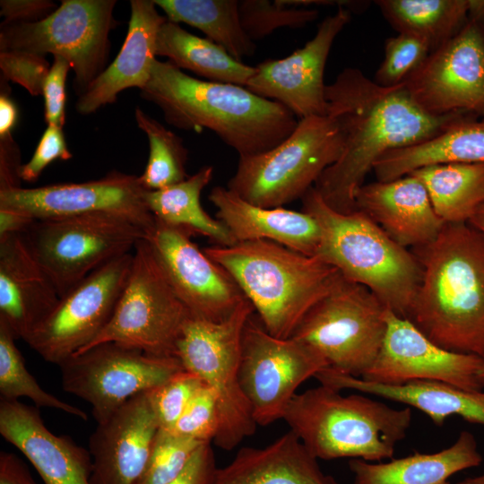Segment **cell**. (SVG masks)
I'll return each instance as SVG.
<instances>
[{
  "label": "cell",
  "instance_id": "50",
  "mask_svg": "<svg viewBox=\"0 0 484 484\" xmlns=\"http://www.w3.org/2000/svg\"><path fill=\"white\" fill-rule=\"evenodd\" d=\"M35 220L22 213L0 209V237L23 234Z\"/></svg>",
  "mask_w": 484,
  "mask_h": 484
},
{
  "label": "cell",
  "instance_id": "21",
  "mask_svg": "<svg viewBox=\"0 0 484 484\" xmlns=\"http://www.w3.org/2000/svg\"><path fill=\"white\" fill-rule=\"evenodd\" d=\"M159 425L146 393L129 400L89 437L91 484H138Z\"/></svg>",
  "mask_w": 484,
  "mask_h": 484
},
{
  "label": "cell",
  "instance_id": "55",
  "mask_svg": "<svg viewBox=\"0 0 484 484\" xmlns=\"http://www.w3.org/2000/svg\"><path fill=\"white\" fill-rule=\"evenodd\" d=\"M479 377H480V383L482 384L484 387V363L479 372Z\"/></svg>",
  "mask_w": 484,
  "mask_h": 484
},
{
  "label": "cell",
  "instance_id": "10",
  "mask_svg": "<svg viewBox=\"0 0 484 484\" xmlns=\"http://www.w3.org/2000/svg\"><path fill=\"white\" fill-rule=\"evenodd\" d=\"M192 315L143 238L133 250L131 272L109 323L81 351L115 341L150 355L176 357L177 342Z\"/></svg>",
  "mask_w": 484,
  "mask_h": 484
},
{
  "label": "cell",
  "instance_id": "54",
  "mask_svg": "<svg viewBox=\"0 0 484 484\" xmlns=\"http://www.w3.org/2000/svg\"><path fill=\"white\" fill-rule=\"evenodd\" d=\"M457 484H484V474L477 477L465 478Z\"/></svg>",
  "mask_w": 484,
  "mask_h": 484
},
{
  "label": "cell",
  "instance_id": "36",
  "mask_svg": "<svg viewBox=\"0 0 484 484\" xmlns=\"http://www.w3.org/2000/svg\"><path fill=\"white\" fill-rule=\"evenodd\" d=\"M134 117L149 141V158L139 176L146 190H160L178 184L189 176L186 170L188 151L183 139L137 107Z\"/></svg>",
  "mask_w": 484,
  "mask_h": 484
},
{
  "label": "cell",
  "instance_id": "45",
  "mask_svg": "<svg viewBox=\"0 0 484 484\" xmlns=\"http://www.w3.org/2000/svg\"><path fill=\"white\" fill-rule=\"evenodd\" d=\"M70 64L55 56L43 85L44 114L48 125L63 128L65 121V81Z\"/></svg>",
  "mask_w": 484,
  "mask_h": 484
},
{
  "label": "cell",
  "instance_id": "52",
  "mask_svg": "<svg viewBox=\"0 0 484 484\" xmlns=\"http://www.w3.org/2000/svg\"><path fill=\"white\" fill-rule=\"evenodd\" d=\"M469 18L484 25V0H469Z\"/></svg>",
  "mask_w": 484,
  "mask_h": 484
},
{
  "label": "cell",
  "instance_id": "11",
  "mask_svg": "<svg viewBox=\"0 0 484 484\" xmlns=\"http://www.w3.org/2000/svg\"><path fill=\"white\" fill-rule=\"evenodd\" d=\"M116 4V0H62L39 22H3L0 49L65 58L74 73L73 88L80 97L107 68L108 36L117 25L113 17Z\"/></svg>",
  "mask_w": 484,
  "mask_h": 484
},
{
  "label": "cell",
  "instance_id": "32",
  "mask_svg": "<svg viewBox=\"0 0 484 484\" xmlns=\"http://www.w3.org/2000/svg\"><path fill=\"white\" fill-rule=\"evenodd\" d=\"M213 167L204 166L184 181L144 194L153 217L191 234L208 238L216 246H229L237 243L229 230L218 219L211 217L202 207L200 197L213 177Z\"/></svg>",
  "mask_w": 484,
  "mask_h": 484
},
{
  "label": "cell",
  "instance_id": "33",
  "mask_svg": "<svg viewBox=\"0 0 484 484\" xmlns=\"http://www.w3.org/2000/svg\"><path fill=\"white\" fill-rule=\"evenodd\" d=\"M374 3L393 29L422 39L430 53L458 34L469 21V0H377Z\"/></svg>",
  "mask_w": 484,
  "mask_h": 484
},
{
  "label": "cell",
  "instance_id": "35",
  "mask_svg": "<svg viewBox=\"0 0 484 484\" xmlns=\"http://www.w3.org/2000/svg\"><path fill=\"white\" fill-rule=\"evenodd\" d=\"M169 21L198 29L238 61L254 55L255 44L245 31L238 0H153Z\"/></svg>",
  "mask_w": 484,
  "mask_h": 484
},
{
  "label": "cell",
  "instance_id": "6",
  "mask_svg": "<svg viewBox=\"0 0 484 484\" xmlns=\"http://www.w3.org/2000/svg\"><path fill=\"white\" fill-rule=\"evenodd\" d=\"M302 211L313 216L321 229L315 255L342 276L368 288L394 314L407 318L422 275L416 256L390 238L359 211L339 212L310 188Z\"/></svg>",
  "mask_w": 484,
  "mask_h": 484
},
{
  "label": "cell",
  "instance_id": "19",
  "mask_svg": "<svg viewBox=\"0 0 484 484\" xmlns=\"http://www.w3.org/2000/svg\"><path fill=\"white\" fill-rule=\"evenodd\" d=\"M191 235L155 219L144 238L191 314L212 322L222 321L246 298L232 277L191 240Z\"/></svg>",
  "mask_w": 484,
  "mask_h": 484
},
{
  "label": "cell",
  "instance_id": "48",
  "mask_svg": "<svg viewBox=\"0 0 484 484\" xmlns=\"http://www.w3.org/2000/svg\"><path fill=\"white\" fill-rule=\"evenodd\" d=\"M21 154L12 135L0 138V191L21 187Z\"/></svg>",
  "mask_w": 484,
  "mask_h": 484
},
{
  "label": "cell",
  "instance_id": "47",
  "mask_svg": "<svg viewBox=\"0 0 484 484\" xmlns=\"http://www.w3.org/2000/svg\"><path fill=\"white\" fill-rule=\"evenodd\" d=\"M0 14L6 23H30L47 18L56 8L49 0H1Z\"/></svg>",
  "mask_w": 484,
  "mask_h": 484
},
{
  "label": "cell",
  "instance_id": "15",
  "mask_svg": "<svg viewBox=\"0 0 484 484\" xmlns=\"http://www.w3.org/2000/svg\"><path fill=\"white\" fill-rule=\"evenodd\" d=\"M133 263V252L103 264L62 296L25 342L58 366L85 349L109 323Z\"/></svg>",
  "mask_w": 484,
  "mask_h": 484
},
{
  "label": "cell",
  "instance_id": "5",
  "mask_svg": "<svg viewBox=\"0 0 484 484\" xmlns=\"http://www.w3.org/2000/svg\"><path fill=\"white\" fill-rule=\"evenodd\" d=\"M282 419L317 459L377 462L393 457L412 412L410 407L394 409L361 393L343 395L320 384L297 393Z\"/></svg>",
  "mask_w": 484,
  "mask_h": 484
},
{
  "label": "cell",
  "instance_id": "37",
  "mask_svg": "<svg viewBox=\"0 0 484 484\" xmlns=\"http://www.w3.org/2000/svg\"><path fill=\"white\" fill-rule=\"evenodd\" d=\"M16 339L0 320V399L18 401L26 397L38 408H50L88 419L87 413L45 391L26 367L23 357L15 344Z\"/></svg>",
  "mask_w": 484,
  "mask_h": 484
},
{
  "label": "cell",
  "instance_id": "28",
  "mask_svg": "<svg viewBox=\"0 0 484 484\" xmlns=\"http://www.w3.org/2000/svg\"><path fill=\"white\" fill-rule=\"evenodd\" d=\"M290 430L264 447H243L212 484H338Z\"/></svg>",
  "mask_w": 484,
  "mask_h": 484
},
{
  "label": "cell",
  "instance_id": "25",
  "mask_svg": "<svg viewBox=\"0 0 484 484\" xmlns=\"http://www.w3.org/2000/svg\"><path fill=\"white\" fill-rule=\"evenodd\" d=\"M130 6L128 30L121 49L78 97L75 109L79 114L90 115L113 104L117 95L128 88L141 91L151 78L157 56V35L168 19L159 13L153 0H131Z\"/></svg>",
  "mask_w": 484,
  "mask_h": 484
},
{
  "label": "cell",
  "instance_id": "42",
  "mask_svg": "<svg viewBox=\"0 0 484 484\" xmlns=\"http://www.w3.org/2000/svg\"><path fill=\"white\" fill-rule=\"evenodd\" d=\"M220 424V411L215 393L203 385L169 431L201 443H212L219 432Z\"/></svg>",
  "mask_w": 484,
  "mask_h": 484
},
{
  "label": "cell",
  "instance_id": "26",
  "mask_svg": "<svg viewBox=\"0 0 484 484\" xmlns=\"http://www.w3.org/2000/svg\"><path fill=\"white\" fill-rule=\"evenodd\" d=\"M208 198L217 209V219L237 243L264 239L307 255H316L321 229L310 214L283 207L257 206L220 186L211 190Z\"/></svg>",
  "mask_w": 484,
  "mask_h": 484
},
{
  "label": "cell",
  "instance_id": "44",
  "mask_svg": "<svg viewBox=\"0 0 484 484\" xmlns=\"http://www.w3.org/2000/svg\"><path fill=\"white\" fill-rule=\"evenodd\" d=\"M72 157L73 154L67 147L63 128L48 125L32 157L21 167V179L34 182L39 179L43 170L56 160H67Z\"/></svg>",
  "mask_w": 484,
  "mask_h": 484
},
{
  "label": "cell",
  "instance_id": "7",
  "mask_svg": "<svg viewBox=\"0 0 484 484\" xmlns=\"http://www.w3.org/2000/svg\"><path fill=\"white\" fill-rule=\"evenodd\" d=\"M343 134L330 115L299 119L294 131L272 149L239 156L228 188L248 203L282 207L302 198L340 158Z\"/></svg>",
  "mask_w": 484,
  "mask_h": 484
},
{
  "label": "cell",
  "instance_id": "17",
  "mask_svg": "<svg viewBox=\"0 0 484 484\" xmlns=\"http://www.w3.org/2000/svg\"><path fill=\"white\" fill-rule=\"evenodd\" d=\"M139 176L112 171L82 183H60L0 191V209L33 220L108 213L124 217L147 231L155 218L147 207Z\"/></svg>",
  "mask_w": 484,
  "mask_h": 484
},
{
  "label": "cell",
  "instance_id": "39",
  "mask_svg": "<svg viewBox=\"0 0 484 484\" xmlns=\"http://www.w3.org/2000/svg\"><path fill=\"white\" fill-rule=\"evenodd\" d=\"M203 444L205 443L159 428L138 484H169Z\"/></svg>",
  "mask_w": 484,
  "mask_h": 484
},
{
  "label": "cell",
  "instance_id": "9",
  "mask_svg": "<svg viewBox=\"0 0 484 484\" xmlns=\"http://www.w3.org/2000/svg\"><path fill=\"white\" fill-rule=\"evenodd\" d=\"M387 307L366 286L340 272L329 291L291 337L314 349L339 373L361 377L376 359L386 330Z\"/></svg>",
  "mask_w": 484,
  "mask_h": 484
},
{
  "label": "cell",
  "instance_id": "1",
  "mask_svg": "<svg viewBox=\"0 0 484 484\" xmlns=\"http://www.w3.org/2000/svg\"><path fill=\"white\" fill-rule=\"evenodd\" d=\"M327 115L338 123L344 144L339 160L314 188L332 209L355 211V194L385 152L431 139L467 117L433 116L412 99L403 83L384 87L356 67L344 68L326 85ZM479 118V117H478Z\"/></svg>",
  "mask_w": 484,
  "mask_h": 484
},
{
  "label": "cell",
  "instance_id": "31",
  "mask_svg": "<svg viewBox=\"0 0 484 484\" xmlns=\"http://www.w3.org/2000/svg\"><path fill=\"white\" fill-rule=\"evenodd\" d=\"M156 55L168 57L180 70L191 71L211 82L246 87L255 71L215 42L191 34L169 20L159 30Z\"/></svg>",
  "mask_w": 484,
  "mask_h": 484
},
{
  "label": "cell",
  "instance_id": "53",
  "mask_svg": "<svg viewBox=\"0 0 484 484\" xmlns=\"http://www.w3.org/2000/svg\"><path fill=\"white\" fill-rule=\"evenodd\" d=\"M467 223L484 235V203L475 210Z\"/></svg>",
  "mask_w": 484,
  "mask_h": 484
},
{
  "label": "cell",
  "instance_id": "41",
  "mask_svg": "<svg viewBox=\"0 0 484 484\" xmlns=\"http://www.w3.org/2000/svg\"><path fill=\"white\" fill-rule=\"evenodd\" d=\"M203 385L196 375L184 369L147 392L159 428L170 430Z\"/></svg>",
  "mask_w": 484,
  "mask_h": 484
},
{
  "label": "cell",
  "instance_id": "4",
  "mask_svg": "<svg viewBox=\"0 0 484 484\" xmlns=\"http://www.w3.org/2000/svg\"><path fill=\"white\" fill-rule=\"evenodd\" d=\"M203 252L235 281L265 330L290 338L340 272L317 255L269 240L212 245Z\"/></svg>",
  "mask_w": 484,
  "mask_h": 484
},
{
  "label": "cell",
  "instance_id": "13",
  "mask_svg": "<svg viewBox=\"0 0 484 484\" xmlns=\"http://www.w3.org/2000/svg\"><path fill=\"white\" fill-rule=\"evenodd\" d=\"M58 367L63 389L91 404L97 424L184 370L177 357L153 356L115 341L77 352Z\"/></svg>",
  "mask_w": 484,
  "mask_h": 484
},
{
  "label": "cell",
  "instance_id": "40",
  "mask_svg": "<svg viewBox=\"0 0 484 484\" xmlns=\"http://www.w3.org/2000/svg\"><path fill=\"white\" fill-rule=\"evenodd\" d=\"M430 49L422 39L405 33L385 39L384 58L375 73L374 81L384 87L402 83L424 63Z\"/></svg>",
  "mask_w": 484,
  "mask_h": 484
},
{
  "label": "cell",
  "instance_id": "8",
  "mask_svg": "<svg viewBox=\"0 0 484 484\" xmlns=\"http://www.w3.org/2000/svg\"><path fill=\"white\" fill-rule=\"evenodd\" d=\"M254 312L245 298L220 322L192 315L177 342L175 356L184 369L215 393L220 424L213 443L226 451L252 436L257 427L239 381L243 331Z\"/></svg>",
  "mask_w": 484,
  "mask_h": 484
},
{
  "label": "cell",
  "instance_id": "49",
  "mask_svg": "<svg viewBox=\"0 0 484 484\" xmlns=\"http://www.w3.org/2000/svg\"><path fill=\"white\" fill-rule=\"evenodd\" d=\"M0 484H38L28 467L13 453L0 452Z\"/></svg>",
  "mask_w": 484,
  "mask_h": 484
},
{
  "label": "cell",
  "instance_id": "46",
  "mask_svg": "<svg viewBox=\"0 0 484 484\" xmlns=\"http://www.w3.org/2000/svg\"><path fill=\"white\" fill-rule=\"evenodd\" d=\"M211 444H203L169 484H212L218 468Z\"/></svg>",
  "mask_w": 484,
  "mask_h": 484
},
{
  "label": "cell",
  "instance_id": "38",
  "mask_svg": "<svg viewBox=\"0 0 484 484\" xmlns=\"http://www.w3.org/2000/svg\"><path fill=\"white\" fill-rule=\"evenodd\" d=\"M242 26L253 40L262 39L280 28H301L318 17L316 9L286 4L282 0H241Z\"/></svg>",
  "mask_w": 484,
  "mask_h": 484
},
{
  "label": "cell",
  "instance_id": "3",
  "mask_svg": "<svg viewBox=\"0 0 484 484\" xmlns=\"http://www.w3.org/2000/svg\"><path fill=\"white\" fill-rule=\"evenodd\" d=\"M141 97L179 129L212 131L239 156L267 151L285 140L298 119L283 105L245 86L197 79L156 59Z\"/></svg>",
  "mask_w": 484,
  "mask_h": 484
},
{
  "label": "cell",
  "instance_id": "34",
  "mask_svg": "<svg viewBox=\"0 0 484 484\" xmlns=\"http://www.w3.org/2000/svg\"><path fill=\"white\" fill-rule=\"evenodd\" d=\"M410 174L423 183L445 223L468 222L484 203V163L430 165Z\"/></svg>",
  "mask_w": 484,
  "mask_h": 484
},
{
  "label": "cell",
  "instance_id": "23",
  "mask_svg": "<svg viewBox=\"0 0 484 484\" xmlns=\"http://www.w3.org/2000/svg\"><path fill=\"white\" fill-rule=\"evenodd\" d=\"M60 297L23 234L0 237V320L24 341Z\"/></svg>",
  "mask_w": 484,
  "mask_h": 484
},
{
  "label": "cell",
  "instance_id": "2",
  "mask_svg": "<svg viewBox=\"0 0 484 484\" xmlns=\"http://www.w3.org/2000/svg\"><path fill=\"white\" fill-rule=\"evenodd\" d=\"M411 252L422 275L408 319L438 346L484 359V235L445 223Z\"/></svg>",
  "mask_w": 484,
  "mask_h": 484
},
{
  "label": "cell",
  "instance_id": "14",
  "mask_svg": "<svg viewBox=\"0 0 484 484\" xmlns=\"http://www.w3.org/2000/svg\"><path fill=\"white\" fill-rule=\"evenodd\" d=\"M327 367L309 345L269 333L253 315L244 327L239 381L257 426L282 419L305 381Z\"/></svg>",
  "mask_w": 484,
  "mask_h": 484
},
{
  "label": "cell",
  "instance_id": "24",
  "mask_svg": "<svg viewBox=\"0 0 484 484\" xmlns=\"http://www.w3.org/2000/svg\"><path fill=\"white\" fill-rule=\"evenodd\" d=\"M355 211L367 215L406 248L429 243L445 224L436 214L423 183L411 174L364 183L355 194Z\"/></svg>",
  "mask_w": 484,
  "mask_h": 484
},
{
  "label": "cell",
  "instance_id": "43",
  "mask_svg": "<svg viewBox=\"0 0 484 484\" xmlns=\"http://www.w3.org/2000/svg\"><path fill=\"white\" fill-rule=\"evenodd\" d=\"M50 67L42 55L17 50L0 52V68L4 79L22 86L35 97L42 95Z\"/></svg>",
  "mask_w": 484,
  "mask_h": 484
},
{
  "label": "cell",
  "instance_id": "20",
  "mask_svg": "<svg viewBox=\"0 0 484 484\" xmlns=\"http://www.w3.org/2000/svg\"><path fill=\"white\" fill-rule=\"evenodd\" d=\"M350 11L338 7L325 17L315 35L283 58L267 59L256 66L246 88L286 107L298 120L327 115L324 68L332 46L350 20Z\"/></svg>",
  "mask_w": 484,
  "mask_h": 484
},
{
  "label": "cell",
  "instance_id": "18",
  "mask_svg": "<svg viewBox=\"0 0 484 484\" xmlns=\"http://www.w3.org/2000/svg\"><path fill=\"white\" fill-rule=\"evenodd\" d=\"M385 321L380 350L360 378L385 385L435 381L470 392L484 388L479 377L484 359L438 346L411 320L388 308Z\"/></svg>",
  "mask_w": 484,
  "mask_h": 484
},
{
  "label": "cell",
  "instance_id": "51",
  "mask_svg": "<svg viewBox=\"0 0 484 484\" xmlns=\"http://www.w3.org/2000/svg\"><path fill=\"white\" fill-rule=\"evenodd\" d=\"M18 119V109L14 101L2 90L0 95V138L12 135Z\"/></svg>",
  "mask_w": 484,
  "mask_h": 484
},
{
  "label": "cell",
  "instance_id": "16",
  "mask_svg": "<svg viewBox=\"0 0 484 484\" xmlns=\"http://www.w3.org/2000/svg\"><path fill=\"white\" fill-rule=\"evenodd\" d=\"M402 83L428 114L484 118V25L469 18L458 34L431 52Z\"/></svg>",
  "mask_w": 484,
  "mask_h": 484
},
{
  "label": "cell",
  "instance_id": "22",
  "mask_svg": "<svg viewBox=\"0 0 484 484\" xmlns=\"http://www.w3.org/2000/svg\"><path fill=\"white\" fill-rule=\"evenodd\" d=\"M0 434L31 462L45 484H91L89 450L69 436L53 434L38 407L0 399Z\"/></svg>",
  "mask_w": 484,
  "mask_h": 484
},
{
  "label": "cell",
  "instance_id": "30",
  "mask_svg": "<svg viewBox=\"0 0 484 484\" xmlns=\"http://www.w3.org/2000/svg\"><path fill=\"white\" fill-rule=\"evenodd\" d=\"M447 163H484V118H464L431 139L391 150L373 170L378 181H390L426 166Z\"/></svg>",
  "mask_w": 484,
  "mask_h": 484
},
{
  "label": "cell",
  "instance_id": "12",
  "mask_svg": "<svg viewBox=\"0 0 484 484\" xmlns=\"http://www.w3.org/2000/svg\"><path fill=\"white\" fill-rule=\"evenodd\" d=\"M23 235L61 298L103 264L133 252L146 231L124 217L93 213L35 220Z\"/></svg>",
  "mask_w": 484,
  "mask_h": 484
},
{
  "label": "cell",
  "instance_id": "27",
  "mask_svg": "<svg viewBox=\"0 0 484 484\" xmlns=\"http://www.w3.org/2000/svg\"><path fill=\"white\" fill-rule=\"evenodd\" d=\"M321 385L337 390H352L401 402L425 413L436 426L453 416L484 425V393L470 392L435 381L385 385L339 373L325 367L315 376Z\"/></svg>",
  "mask_w": 484,
  "mask_h": 484
},
{
  "label": "cell",
  "instance_id": "29",
  "mask_svg": "<svg viewBox=\"0 0 484 484\" xmlns=\"http://www.w3.org/2000/svg\"><path fill=\"white\" fill-rule=\"evenodd\" d=\"M481 462L474 436L463 430L452 445L436 453L414 452L386 462L350 459L349 468L353 484H451V476Z\"/></svg>",
  "mask_w": 484,
  "mask_h": 484
}]
</instances>
